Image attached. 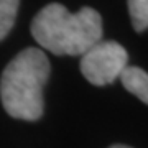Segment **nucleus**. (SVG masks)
<instances>
[{
    "instance_id": "nucleus-6",
    "label": "nucleus",
    "mask_w": 148,
    "mask_h": 148,
    "mask_svg": "<svg viewBox=\"0 0 148 148\" xmlns=\"http://www.w3.org/2000/svg\"><path fill=\"white\" fill-rule=\"evenodd\" d=\"M133 28L138 33L148 30V0H127Z\"/></svg>"
},
{
    "instance_id": "nucleus-7",
    "label": "nucleus",
    "mask_w": 148,
    "mask_h": 148,
    "mask_svg": "<svg viewBox=\"0 0 148 148\" xmlns=\"http://www.w3.org/2000/svg\"><path fill=\"white\" fill-rule=\"evenodd\" d=\"M110 148H130V147H127V145H112Z\"/></svg>"
},
{
    "instance_id": "nucleus-5",
    "label": "nucleus",
    "mask_w": 148,
    "mask_h": 148,
    "mask_svg": "<svg viewBox=\"0 0 148 148\" xmlns=\"http://www.w3.org/2000/svg\"><path fill=\"white\" fill-rule=\"evenodd\" d=\"M20 0H0V41L13 28Z\"/></svg>"
},
{
    "instance_id": "nucleus-3",
    "label": "nucleus",
    "mask_w": 148,
    "mask_h": 148,
    "mask_svg": "<svg viewBox=\"0 0 148 148\" xmlns=\"http://www.w3.org/2000/svg\"><path fill=\"white\" fill-rule=\"evenodd\" d=\"M127 49L117 41H99L81 58V73L90 84L106 86L120 77L128 64Z\"/></svg>"
},
{
    "instance_id": "nucleus-2",
    "label": "nucleus",
    "mask_w": 148,
    "mask_h": 148,
    "mask_svg": "<svg viewBox=\"0 0 148 148\" xmlns=\"http://www.w3.org/2000/svg\"><path fill=\"white\" fill-rule=\"evenodd\" d=\"M51 73L46 54L27 48L16 54L0 77V99L7 114L21 120H38L43 115V87Z\"/></svg>"
},
{
    "instance_id": "nucleus-1",
    "label": "nucleus",
    "mask_w": 148,
    "mask_h": 148,
    "mask_svg": "<svg viewBox=\"0 0 148 148\" xmlns=\"http://www.w3.org/2000/svg\"><path fill=\"white\" fill-rule=\"evenodd\" d=\"M32 35L53 54L82 56L102 40V18L90 7L71 13L61 3H49L33 18Z\"/></svg>"
},
{
    "instance_id": "nucleus-4",
    "label": "nucleus",
    "mask_w": 148,
    "mask_h": 148,
    "mask_svg": "<svg viewBox=\"0 0 148 148\" xmlns=\"http://www.w3.org/2000/svg\"><path fill=\"white\" fill-rule=\"evenodd\" d=\"M120 81L130 94L148 104V73L137 66H127L120 74Z\"/></svg>"
}]
</instances>
